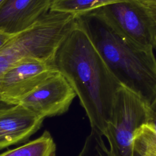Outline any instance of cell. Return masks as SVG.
Masks as SVG:
<instances>
[{
	"instance_id": "1",
	"label": "cell",
	"mask_w": 156,
	"mask_h": 156,
	"mask_svg": "<svg viewBox=\"0 0 156 156\" xmlns=\"http://www.w3.org/2000/svg\"><path fill=\"white\" fill-rule=\"evenodd\" d=\"M54 63L78 96L91 130L104 136L121 85L77 22L58 48Z\"/></svg>"
},
{
	"instance_id": "16",
	"label": "cell",
	"mask_w": 156,
	"mask_h": 156,
	"mask_svg": "<svg viewBox=\"0 0 156 156\" xmlns=\"http://www.w3.org/2000/svg\"><path fill=\"white\" fill-rule=\"evenodd\" d=\"M14 35H8L0 32V49L13 37Z\"/></svg>"
},
{
	"instance_id": "5",
	"label": "cell",
	"mask_w": 156,
	"mask_h": 156,
	"mask_svg": "<svg viewBox=\"0 0 156 156\" xmlns=\"http://www.w3.org/2000/svg\"><path fill=\"white\" fill-rule=\"evenodd\" d=\"M96 10L130 41L143 48L154 49V23L147 9L138 0L119 1Z\"/></svg>"
},
{
	"instance_id": "4",
	"label": "cell",
	"mask_w": 156,
	"mask_h": 156,
	"mask_svg": "<svg viewBox=\"0 0 156 156\" xmlns=\"http://www.w3.org/2000/svg\"><path fill=\"white\" fill-rule=\"evenodd\" d=\"M148 105L133 92L121 86L113 105L104 136L108 143L109 156H136L134 138L146 125Z\"/></svg>"
},
{
	"instance_id": "8",
	"label": "cell",
	"mask_w": 156,
	"mask_h": 156,
	"mask_svg": "<svg viewBox=\"0 0 156 156\" xmlns=\"http://www.w3.org/2000/svg\"><path fill=\"white\" fill-rule=\"evenodd\" d=\"M52 0H6L0 6V32L15 35L49 11Z\"/></svg>"
},
{
	"instance_id": "17",
	"label": "cell",
	"mask_w": 156,
	"mask_h": 156,
	"mask_svg": "<svg viewBox=\"0 0 156 156\" xmlns=\"http://www.w3.org/2000/svg\"><path fill=\"white\" fill-rule=\"evenodd\" d=\"M10 106H12V105L7 104L4 102L2 101H0V110H1L2 109H4V108H5L7 107H9Z\"/></svg>"
},
{
	"instance_id": "10",
	"label": "cell",
	"mask_w": 156,
	"mask_h": 156,
	"mask_svg": "<svg viewBox=\"0 0 156 156\" xmlns=\"http://www.w3.org/2000/svg\"><path fill=\"white\" fill-rule=\"evenodd\" d=\"M0 156H56V145L51 133L46 130L39 138L3 152Z\"/></svg>"
},
{
	"instance_id": "9",
	"label": "cell",
	"mask_w": 156,
	"mask_h": 156,
	"mask_svg": "<svg viewBox=\"0 0 156 156\" xmlns=\"http://www.w3.org/2000/svg\"><path fill=\"white\" fill-rule=\"evenodd\" d=\"M44 119L20 104L0 110V149L28 139Z\"/></svg>"
},
{
	"instance_id": "12",
	"label": "cell",
	"mask_w": 156,
	"mask_h": 156,
	"mask_svg": "<svg viewBox=\"0 0 156 156\" xmlns=\"http://www.w3.org/2000/svg\"><path fill=\"white\" fill-rule=\"evenodd\" d=\"M133 147L136 156H156V133L143 126L135 134Z\"/></svg>"
},
{
	"instance_id": "3",
	"label": "cell",
	"mask_w": 156,
	"mask_h": 156,
	"mask_svg": "<svg viewBox=\"0 0 156 156\" xmlns=\"http://www.w3.org/2000/svg\"><path fill=\"white\" fill-rule=\"evenodd\" d=\"M76 24V15L49 11L0 49V76L24 58L54 60L58 48Z\"/></svg>"
},
{
	"instance_id": "14",
	"label": "cell",
	"mask_w": 156,
	"mask_h": 156,
	"mask_svg": "<svg viewBox=\"0 0 156 156\" xmlns=\"http://www.w3.org/2000/svg\"><path fill=\"white\" fill-rule=\"evenodd\" d=\"M146 125L156 133V96L152 103L148 105V117Z\"/></svg>"
},
{
	"instance_id": "11",
	"label": "cell",
	"mask_w": 156,
	"mask_h": 156,
	"mask_svg": "<svg viewBox=\"0 0 156 156\" xmlns=\"http://www.w3.org/2000/svg\"><path fill=\"white\" fill-rule=\"evenodd\" d=\"M122 0H52L49 11L83 14Z\"/></svg>"
},
{
	"instance_id": "18",
	"label": "cell",
	"mask_w": 156,
	"mask_h": 156,
	"mask_svg": "<svg viewBox=\"0 0 156 156\" xmlns=\"http://www.w3.org/2000/svg\"><path fill=\"white\" fill-rule=\"evenodd\" d=\"M6 0H0V6Z\"/></svg>"
},
{
	"instance_id": "15",
	"label": "cell",
	"mask_w": 156,
	"mask_h": 156,
	"mask_svg": "<svg viewBox=\"0 0 156 156\" xmlns=\"http://www.w3.org/2000/svg\"><path fill=\"white\" fill-rule=\"evenodd\" d=\"M147 9L154 23L155 29V41L154 49H156V0H138Z\"/></svg>"
},
{
	"instance_id": "2",
	"label": "cell",
	"mask_w": 156,
	"mask_h": 156,
	"mask_svg": "<svg viewBox=\"0 0 156 156\" xmlns=\"http://www.w3.org/2000/svg\"><path fill=\"white\" fill-rule=\"evenodd\" d=\"M107 67L121 86L148 105L156 96V58L153 49L136 44L122 35L98 12L76 15Z\"/></svg>"
},
{
	"instance_id": "7",
	"label": "cell",
	"mask_w": 156,
	"mask_h": 156,
	"mask_svg": "<svg viewBox=\"0 0 156 156\" xmlns=\"http://www.w3.org/2000/svg\"><path fill=\"white\" fill-rule=\"evenodd\" d=\"M76 96L66 79L57 70L18 104L44 119L68 111Z\"/></svg>"
},
{
	"instance_id": "13",
	"label": "cell",
	"mask_w": 156,
	"mask_h": 156,
	"mask_svg": "<svg viewBox=\"0 0 156 156\" xmlns=\"http://www.w3.org/2000/svg\"><path fill=\"white\" fill-rule=\"evenodd\" d=\"M102 136L103 135L91 130L78 156H109L108 147Z\"/></svg>"
},
{
	"instance_id": "6",
	"label": "cell",
	"mask_w": 156,
	"mask_h": 156,
	"mask_svg": "<svg viewBox=\"0 0 156 156\" xmlns=\"http://www.w3.org/2000/svg\"><path fill=\"white\" fill-rule=\"evenodd\" d=\"M54 60L24 58L0 76V98L14 105L56 71Z\"/></svg>"
}]
</instances>
